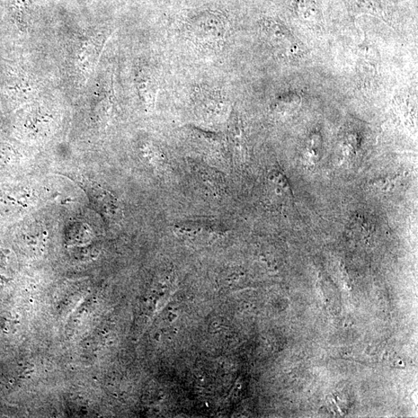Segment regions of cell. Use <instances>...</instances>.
I'll use <instances>...</instances> for the list:
<instances>
[{
    "label": "cell",
    "mask_w": 418,
    "mask_h": 418,
    "mask_svg": "<svg viewBox=\"0 0 418 418\" xmlns=\"http://www.w3.org/2000/svg\"><path fill=\"white\" fill-rule=\"evenodd\" d=\"M190 38L195 44L215 49L221 46L226 33V24L214 14L199 15L189 23Z\"/></svg>",
    "instance_id": "obj_1"
},
{
    "label": "cell",
    "mask_w": 418,
    "mask_h": 418,
    "mask_svg": "<svg viewBox=\"0 0 418 418\" xmlns=\"http://www.w3.org/2000/svg\"><path fill=\"white\" fill-rule=\"evenodd\" d=\"M261 30L266 40L286 58L298 57L302 50L298 39L286 24L273 19L261 23Z\"/></svg>",
    "instance_id": "obj_2"
},
{
    "label": "cell",
    "mask_w": 418,
    "mask_h": 418,
    "mask_svg": "<svg viewBox=\"0 0 418 418\" xmlns=\"http://www.w3.org/2000/svg\"><path fill=\"white\" fill-rule=\"evenodd\" d=\"M92 202L103 216L112 221L121 219L122 210L120 202L113 195L99 186L88 189Z\"/></svg>",
    "instance_id": "obj_3"
},
{
    "label": "cell",
    "mask_w": 418,
    "mask_h": 418,
    "mask_svg": "<svg viewBox=\"0 0 418 418\" xmlns=\"http://www.w3.org/2000/svg\"><path fill=\"white\" fill-rule=\"evenodd\" d=\"M194 172L204 189L211 194H221L225 188L221 175L214 169L204 165L194 166Z\"/></svg>",
    "instance_id": "obj_4"
},
{
    "label": "cell",
    "mask_w": 418,
    "mask_h": 418,
    "mask_svg": "<svg viewBox=\"0 0 418 418\" xmlns=\"http://www.w3.org/2000/svg\"><path fill=\"white\" fill-rule=\"evenodd\" d=\"M296 11L299 19L310 28L321 30L323 28L322 13L311 0H296Z\"/></svg>",
    "instance_id": "obj_5"
},
{
    "label": "cell",
    "mask_w": 418,
    "mask_h": 418,
    "mask_svg": "<svg viewBox=\"0 0 418 418\" xmlns=\"http://www.w3.org/2000/svg\"><path fill=\"white\" fill-rule=\"evenodd\" d=\"M360 70L364 76H375L379 64L378 52L368 41L360 44L358 50Z\"/></svg>",
    "instance_id": "obj_6"
},
{
    "label": "cell",
    "mask_w": 418,
    "mask_h": 418,
    "mask_svg": "<svg viewBox=\"0 0 418 418\" xmlns=\"http://www.w3.org/2000/svg\"><path fill=\"white\" fill-rule=\"evenodd\" d=\"M30 195L24 190L11 189L0 193V208L12 212L29 207Z\"/></svg>",
    "instance_id": "obj_7"
},
{
    "label": "cell",
    "mask_w": 418,
    "mask_h": 418,
    "mask_svg": "<svg viewBox=\"0 0 418 418\" xmlns=\"http://www.w3.org/2000/svg\"><path fill=\"white\" fill-rule=\"evenodd\" d=\"M229 139L232 146L236 157L244 158L245 155V144L243 137L241 124L237 115H231L229 124Z\"/></svg>",
    "instance_id": "obj_8"
},
{
    "label": "cell",
    "mask_w": 418,
    "mask_h": 418,
    "mask_svg": "<svg viewBox=\"0 0 418 418\" xmlns=\"http://www.w3.org/2000/svg\"><path fill=\"white\" fill-rule=\"evenodd\" d=\"M67 236L73 244L86 243L91 239V230L81 222H75L68 227Z\"/></svg>",
    "instance_id": "obj_9"
},
{
    "label": "cell",
    "mask_w": 418,
    "mask_h": 418,
    "mask_svg": "<svg viewBox=\"0 0 418 418\" xmlns=\"http://www.w3.org/2000/svg\"><path fill=\"white\" fill-rule=\"evenodd\" d=\"M346 2L355 13L381 15L372 0H346Z\"/></svg>",
    "instance_id": "obj_10"
},
{
    "label": "cell",
    "mask_w": 418,
    "mask_h": 418,
    "mask_svg": "<svg viewBox=\"0 0 418 418\" xmlns=\"http://www.w3.org/2000/svg\"><path fill=\"white\" fill-rule=\"evenodd\" d=\"M12 157L13 151L11 147L6 145H0V169L10 164Z\"/></svg>",
    "instance_id": "obj_11"
},
{
    "label": "cell",
    "mask_w": 418,
    "mask_h": 418,
    "mask_svg": "<svg viewBox=\"0 0 418 418\" xmlns=\"http://www.w3.org/2000/svg\"><path fill=\"white\" fill-rule=\"evenodd\" d=\"M4 283L3 281L0 280V292H1L2 289L4 288Z\"/></svg>",
    "instance_id": "obj_12"
}]
</instances>
